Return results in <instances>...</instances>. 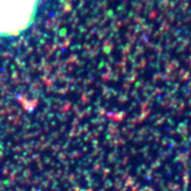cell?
<instances>
[{"mask_svg": "<svg viewBox=\"0 0 191 191\" xmlns=\"http://www.w3.org/2000/svg\"><path fill=\"white\" fill-rule=\"evenodd\" d=\"M38 0H0V35L21 32L33 17Z\"/></svg>", "mask_w": 191, "mask_h": 191, "instance_id": "6da1fadb", "label": "cell"}]
</instances>
